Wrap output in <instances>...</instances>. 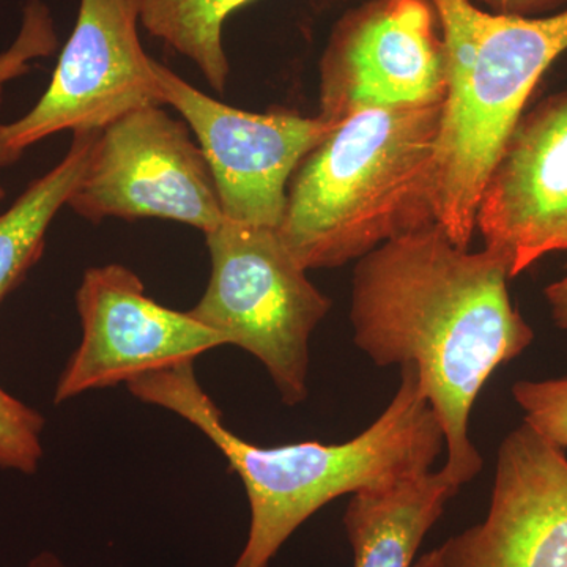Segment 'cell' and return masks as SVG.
I'll list each match as a JSON object with an SVG mask.
<instances>
[{
	"mask_svg": "<svg viewBox=\"0 0 567 567\" xmlns=\"http://www.w3.org/2000/svg\"><path fill=\"white\" fill-rule=\"evenodd\" d=\"M413 567H439V554H436V548L432 550L431 554L417 558Z\"/></svg>",
	"mask_w": 567,
	"mask_h": 567,
	"instance_id": "obj_22",
	"label": "cell"
},
{
	"mask_svg": "<svg viewBox=\"0 0 567 567\" xmlns=\"http://www.w3.org/2000/svg\"><path fill=\"white\" fill-rule=\"evenodd\" d=\"M443 103L353 112L306 155L278 227L305 270L342 267L435 223L431 181Z\"/></svg>",
	"mask_w": 567,
	"mask_h": 567,
	"instance_id": "obj_3",
	"label": "cell"
},
{
	"mask_svg": "<svg viewBox=\"0 0 567 567\" xmlns=\"http://www.w3.org/2000/svg\"><path fill=\"white\" fill-rule=\"evenodd\" d=\"M251 0H144L141 25L200 70L213 91H226L229 61L223 29Z\"/></svg>",
	"mask_w": 567,
	"mask_h": 567,
	"instance_id": "obj_15",
	"label": "cell"
},
{
	"mask_svg": "<svg viewBox=\"0 0 567 567\" xmlns=\"http://www.w3.org/2000/svg\"><path fill=\"white\" fill-rule=\"evenodd\" d=\"M28 567H71L52 551H41L29 561Z\"/></svg>",
	"mask_w": 567,
	"mask_h": 567,
	"instance_id": "obj_21",
	"label": "cell"
},
{
	"mask_svg": "<svg viewBox=\"0 0 567 567\" xmlns=\"http://www.w3.org/2000/svg\"><path fill=\"white\" fill-rule=\"evenodd\" d=\"M513 395L524 410V423L551 445L567 447V377L513 386Z\"/></svg>",
	"mask_w": 567,
	"mask_h": 567,
	"instance_id": "obj_18",
	"label": "cell"
},
{
	"mask_svg": "<svg viewBox=\"0 0 567 567\" xmlns=\"http://www.w3.org/2000/svg\"><path fill=\"white\" fill-rule=\"evenodd\" d=\"M71 210L92 223L169 219L212 233L224 221L218 189L192 130L162 104L137 107L100 132Z\"/></svg>",
	"mask_w": 567,
	"mask_h": 567,
	"instance_id": "obj_7",
	"label": "cell"
},
{
	"mask_svg": "<svg viewBox=\"0 0 567 567\" xmlns=\"http://www.w3.org/2000/svg\"><path fill=\"white\" fill-rule=\"evenodd\" d=\"M142 2L80 0L47 92L21 118L0 123V167L54 134L102 132L137 107L162 104L155 59L140 39Z\"/></svg>",
	"mask_w": 567,
	"mask_h": 567,
	"instance_id": "obj_6",
	"label": "cell"
},
{
	"mask_svg": "<svg viewBox=\"0 0 567 567\" xmlns=\"http://www.w3.org/2000/svg\"><path fill=\"white\" fill-rule=\"evenodd\" d=\"M207 289L189 315L260 361L286 405L308 398L309 339L331 300L309 281L278 229L224 219L205 234Z\"/></svg>",
	"mask_w": 567,
	"mask_h": 567,
	"instance_id": "obj_5",
	"label": "cell"
},
{
	"mask_svg": "<svg viewBox=\"0 0 567 567\" xmlns=\"http://www.w3.org/2000/svg\"><path fill=\"white\" fill-rule=\"evenodd\" d=\"M487 11L506 17L533 18L540 11L557 9L567 0H477Z\"/></svg>",
	"mask_w": 567,
	"mask_h": 567,
	"instance_id": "obj_19",
	"label": "cell"
},
{
	"mask_svg": "<svg viewBox=\"0 0 567 567\" xmlns=\"http://www.w3.org/2000/svg\"><path fill=\"white\" fill-rule=\"evenodd\" d=\"M447 89L432 164L435 223L468 248L476 210L537 82L567 51V9L546 18L495 14L473 0H431Z\"/></svg>",
	"mask_w": 567,
	"mask_h": 567,
	"instance_id": "obj_4",
	"label": "cell"
},
{
	"mask_svg": "<svg viewBox=\"0 0 567 567\" xmlns=\"http://www.w3.org/2000/svg\"><path fill=\"white\" fill-rule=\"evenodd\" d=\"M458 491L442 468L383 491L352 495L344 527L353 567H413L425 535Z\"/></svg>",
	"mask_w": 567,
	"mask_h": 567,
	"instance_id": "obj_13",
	"label": "cell"
},
{
	"mask_svg": "<svg viewBox=\"0 0 567 567\" xmlns=\"http://www.w3.org/2000/svg\"><path fill=\"white\" fill-rule=\"evenodd\" d=\"M439 567H567V457L528 424L503 440L486 518L436 548Z\"/></svg>",
	"mask_w": 567,
	"mask_h": 567,
	"instance_id": "obj_12",
	"label": "cell"
},
{
	"mask_svg": "<svg viewBox=\"0 0 567 567\" xmlns=\"http://www.w3.org/2000/svg\"><path fill=\"white\" fill-rule=\"evenodd\" d=\"M495 252H470L436 223L391 238L358 259L353 341L380 368L413 364L445 432L446 473L475 480L483 457L470 439L477 395L535 333L511 300Z\"/></svg>",
	"mask_w": 567,
	"mask_h": 567,
	"instance_id": "obj_1",
	"label": "cell"
},
{
	"mask_svg": "<svg viewBox=\"0 0 567 567\" xmlns=\"http://www.w3.org/2000/svg\"><path fill=\"white\" fill-rule=\"evenodd\" d=\"M475 226L509 278L567 251V89L522 115L488 175Z\"/></svg>",
	"mask_w": 567,
	"mask_h": 567,
	"instance_id": "obj_11",
	"label": "cell"
},
{
	"mask_svg": "<svg viewBox=\"0 0 567 567\" xmlns=\"http://www.w3.org/2000/svg\"><path fill=\"white\" fill-rule=\"evenodd\" d=\"M59 48L51 9L43 0H28L17 39L0 52V87L24 76L37 59L50 58Z\"/></svg>",
	"mask_w": 567,
	"mask_h": 567,
	"instance_id": "obj_17",
	"label": "cell"
},
{
	"mask_svg": "<svg viewBox=\"0 0 567 567\" xmlns=\"http://www.w3.org/2000/svg\"><path fill=\"white\" fill-rule=\"evenodd\" d=\"M99 136L100 132L74 133L61 162L0 213V305L39 262L48 230L76 192Z\"/></svg>",
	"mask_w": 567,
	"mask_h": 567,
	"instance_id": "obj_14",
	"label": "cell"
},
{
	"mask_svg": "<svg viewBox=\"0 0 567 567\" xmlns=\"http://www.w3.org/2000/svg\"><path fill=\"white\" fill-rule=\"evenodd\" d=\"M44 417L0 388V468L33 475L39 470Z\"/></svg>",
	"mask_w": 567,
	"mask_h": 567,
	"instance_id": "obj_16",
	"label": "cell"
},
{
	"mask_svg": "<svg viewBox=\"0 0 567 567\" xmlns=\"http://www.w3.org/2000/svg\"><path fill=\"white\" fill-rule=\"evenodd\" d=\"M130 393L192 423L221 451L244 481L249 532L230 567H268L284 544L338 496L383 491L431 472L445 447V432L413 364L385 412L341 445L319 442L262 447L224 423L223 412L197 382L194 361L133 380Z\"/></svg>",
	"mask_w": 567,
	"mask_h": 567,
	"instance_id": "obj_2",
	"label": "cell"
},
{
	"mask_svg": "<svg viewBox=\"0 0 567 567\" xmlns=\"http://www.w3.org/2000/svg\"><path fill=\"white\" fill-rule=\"evenodd\" d=\"M82 338L54 391V404L196 360L227 346L189 312L156 303L121 264L89 268L76 292Z\"/></svg>",
	"mask_w": 567,
	"mask_h": 567,
	"instance_id": "obj_10",
	"label": "cell"
},
{
	"mask_svg": "<svg viewBox=\"0 0 567 567\" xmlns=\"http://www.w3.org/2000/svg\"><path fill=\"white\" fill-rule=\"evenodd\" d=\"M3 99V87H0V106H2ZM3 197H6V192H3L2 185H0V203H2Z\"/></svg>",
	"mask_w": 567,
	"mask_h": 567,
	"instance_id": "obj_23",
	"label": "cell"
},
{
	"mask_svg": "<svg viewBox=\"0 0 567 567\" xmlns=\"http://www.w3.org/2000/svg\"><path fill=\"white\" fill-rule=\"evenodd\" d=\"M445 44L431 0H369L331 32L320 62V117L445 102Z\"/></svg>",
	"mask_w": 567,
	"mask_h": 567,
	"instance_id": "obj_9",
	"label": "cell"
},
{
	"mask_svg": "<svg viewBox=\"0 0 567 567\" xmlns=\"http://www.w3.org/2000/svg\"><path fill=\"white\" fill-rule=\"evenodd\" d=\"M155 74L159 102L181 112L207 159L224 219L278 229L290 178L336 123L235 110L156 61Z\"/></svg>",
	"mask_w": 567,
	"mask_h": 567,
	"instance_id": "obj_8",
	"label": "cell"
},
{
	"mask_svg": "<svg viewBox=\"0 0 567 567\" xmlns=\"http://www.w3.org/2000/svg\"><path fill=\"white\" fill-rule=\"evenodd\" d=\"M546 300L550 306L551 319L561 330H567V276L547 287Z\"/></svg>",
	"mask_w": 567,
	"mask_h": 567,
	"instance_id": "obj_20",
	"label": "cell"
}]
</instances>
